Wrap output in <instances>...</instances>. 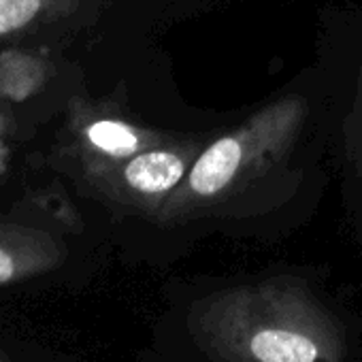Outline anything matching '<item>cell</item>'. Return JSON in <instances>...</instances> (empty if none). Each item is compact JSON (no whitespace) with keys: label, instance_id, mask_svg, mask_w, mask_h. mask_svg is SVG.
<instances>
[{"label":"cell","instance_id":"obj_1","mask_svg":"<svg viewBox=\"0 0 362 362\" xmlns=\"http://www.w3.org/2000/svg\"><path fill=\"white\" fill-rule=\"evenodd\" d=\"M300 117L303 103L286 98L209 143L197 156L181 186L166 199L162 211L184 216L230 197L290 145Z\"/></svg>","mask_w":362,"mask_h":362},{"label":"cell","instance_id":"obj_2","mask_svg":"<svg viewBox=\"0 0 362 362\" xmlns=\"http://www.w3.org/2000/svg\"><path fill=\"white\" fill-rule=\"evenodd\" d=\"M199 153V141L166 139L119 162L81 164V173L105 199L130 207H162L186 179Z\"/></svg>","mask_w":362,"mask_h":362},{"label":"cell","instance_id":"obj_3","mask_svg":"<svg viewBox=\"0 0 362 362\" xmlns=\"http://www.w3.org/2000/svg\"><path fill=\"white\" fill-rule=\"evenodd\" d=\"M73 147L79 164L119 162L166 141V136L119 115L77 111L71 119Z\"/></svg>","mask_w":362,"mask_h":362},{"label":"cell","instance_id":"obj_4","mask_svg":"<svg viewBox=\"0 0 362 362\" xmlns=\"http://www.w3.org/2000/svg\"><path fill=\"white\" fill-rule=\"evenodd\" d=\"M64 243L49 230L0 218V286L33 279L64 260Z\"/></svg>","mask_w":362,"mask_h":362},{"label":"cell","instance_id":"obj_5","mask_svg":"<svg viewBox=\"0 0 362 362\" xmlns=\"http://www.w3.org/2000/svg\"><path fill=\"white\" fill-rule=\"evenodd\" d=\"M81 0H0V39L35 33L77 13Z\"/></svg>","mask_w":362,"mask_h":362},{"label":"cell","instance_id":"obj_6","mask_svg":"<svg viewBox=\"0 0 362 362\" xmlns=\"http://www.w3.org/2000/svg\"><path fill=\"white\" fill-rule=\"evenodd\" d=\"M47 71L45 60L33 54L16 49L0 54V94L7 100L22 103L45 86Z\"/></svg>","mask_w":362,"mask_h":362},{"label":"cell","instance_id":"obj_7","mask_svg":"<svg viewBox=\"0 0 362 362\" xmlns=\"http://www.w3.org/2000/svg\"><path fill=\"white\" fill-rule=\"evenodd\" d=\"M250 351L258 362H315L317 345L294 330L264 328L250 341Z\"/></svg>","mask_w":362,"mask_h":362},{"label":"cell","instance_id":"obj_8","mask_svg":"<svg viewBox=\"0 0 362 362\" xmlns=\"http://www.w3.org/2000/svg\"><path fill=\"white\" fill-rule=\"evenodd\" d=\"M16 132V119L0 107V143H5L7 139H11V134Z\"/></svg>","mask_w":362,"mask_h":362},{"label":"cell","instance_id":"obj_9","mask_svg":"<svg viewBox=\"0 0 362 362\" xmlns=\"http://www.w3.org/2000/svg\"><path fill=\"white\" fill-rule=\"evenodd\" d=\"M9 158H11V149L7 147V143H0V184L9 175Z\"/></svg>","mask_w":362,"mask_h":362},{"label":"cell","instance_id":"obj_10","mask_svg":"<svg viewBox=\"0 0 362 362\" xmlns=\"http://www.w3.org/2000/svg\"><path fill=\"white\" fill-rule=\"evenodd\" d=\"M0 362H9V358H7V356H3V354H0Z\"/></svg>","mask_w":362,"mask_h":362}]
</instances>
